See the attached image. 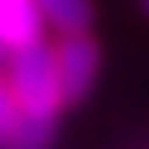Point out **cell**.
<instances>
[{"label": "cell", "instance_id": "cell-1", "mask_svg": "<svg viewBox=\"0 0 149 149\" xmlns=\"http://www.w3.org/2000/svg\"><path fill=\"white\" fill-rule=\"evenodd\" d=\"M7 85H10V92H14V98H17L24 115L54 119V112L65 105L54 47H47L44 41L27 44V47H20V51L10 54Z\"/></svg>", "mask_w": 149, "mask_h": 149}, {"label": "cell", "instance_id": "cell-2", "mask_svg": "<svg viewBox=\"0 0 149 149\" xmlns=\"http://www.w3.org/2000/svg\"><path fill=\"white\" fill-rule=\"evenodd\" d=\"M58 58V78H61V92L65 102H78L88 95L95 74H98V47L88 34H68L54 47Z\"/></svg>", "mask_w": 149, "mask_h": 149}, {"label": "cell", "instance_id": "cell-3", "mask_svg": "<svg viewBox=\"0 0 149 149\" xmlns=\"http://www.w3.org/2000/svg\"><path fill=\"white\" fill-rule=\"evenodd\" d=\"M44 17L34 0H0V47L3 51H20L27 44L41 41Z\"/></svg>", "mask_w": 149, "mask_h": 149}, {"label": "cell", "instance_id": "cell-4", "mask_svg": "<svg viewBox=\"0 0 149 149\" xmlns=\"http://www.w3.org/2000/svg\"><path fill=\"white\" fill-rule=\"evenodd\" d=\"M44 24L58 31V34H85L92 24V3L88 0H34Z\"/></svg>", "mask_w": 149, "mask_h": 149}, {"label": "cell", "instance_id": "cell-5", "mask_svg": "<svg viewBox=\"0 0 149 149\" xmlns=\"http://www.w3.org/2000/svg\"><path fill=\"white\" fill-rule=\"evenodd\" d=\"M51 139H54V119H41V115H24L20 112L7 149H51Z\"/></svg>", "mask_w": 149, "mask_h": 149}, {"label": "cell", "instance_id": "cell-6", "mask_svg": "<svg viewBox=\"0 0 149 149\" xmlns=\"http://www.w3.org/2000/svg\"><path fill=\"white\" fill-rule=\"evenodd\" d=\"M17 119H20V105H17V98H14V92H10V85L0 81V149H7Z\"/></svg>", "mask_w": 149, "mask_h": 149}, {"label": "cell", "instance_id": "cell-7", "mask_svg": "<svg viewBox=\"0 0 149 149\" xmlns=\"http://www.w3.org/2000/svg\"><path fill=\"white\" fill-rule=\"evenodd\" d=\"M142 7H146V14H149V0H142Z\"/></svg>", "mask_w": 149, "mask_h": 149}]
</instances>
